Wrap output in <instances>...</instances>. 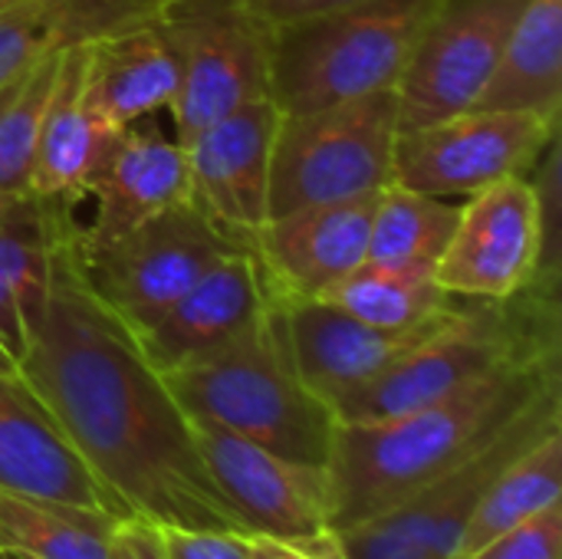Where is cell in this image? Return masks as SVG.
<instances>
[{
    "label": "cell",
    "instance_id": "cell-1",
    "mask_svg": "<svg viewBox=\"0 0 562 559\" xmlns=\"http://www.w3.org/2000/svg\"><path fill=\"white\" fill-rule=\"evenodd\" d=\"M16 372L122 517L250 534L211 484L191 418L135 329L86 283L63 204L49 297Z\"/></svg>",
    "mask_w": 562,
    "mask_h": 559
},
{
    "label": "cell",
    "instance_id": "cell-2",
    "mask_svg": "<svg viewBox=\"0 0 562 559\" xmlns=\"http://www.w3.org/2000/svg\"><path fill=\"white\" fill-rule=\"evenodd\" d=\"M560 382L562 353H547L504 366L415 412L339 425L326 465L333 481V534L392 511L464 465Z\"/></svg>",
    "mask_w": 562,
    "mask_h": 559
},
{
    "label": "cell",
    "instance_id": "cell-3",
    "mask_svg": "<svg viewBox=\"0 0 562 559\" xmlns=\"http://www.w3.org/2000/svg\"><path fill=\"white\" fill-rule=\"evenodd\" d=\"M161 376L188 418L293 461L329 465L339 418L300 379L277 297L237 336Z\"/></svg>",
    "mask_w": 562,
    "mask_h": 559
},
{
    "label": "cell",
    "instance_id": "cell-4",
    "mask_svg": "<svg viewBox=\"0 0 562 559\" xmlns=\"http://www.w3.org/2000/svg\"><path fill=\"white\" fill-rule=\"evenodd\" d=\"M560 316V297L530 290L504 303L458 300L451 316L428 329L385 372L342 395L333 412L339 425L382 422L448 399L504 366L562 353Z\"/></svg>",
    "mask_w": 562,
    "mask_h": 559
},
{
    "label": "cell",
    "instance_id": "cell-5",
    "mask_svg": "<svg viewBox=\"0 0 562 559\" xmlns=\"http://www.w3.org/2000/svg\"><path fill=\"white\" fill-rule=\"evenodd\" d=\"M441 0H356L270 26V99L283 115L395 89Z\"/></svg>",
    "mask_w": 562,
    "mask_h": 559
},
{
    "label": "cell",
    "instance_id": "cell-6",
    "mask_svg": "<svg viewBox=\"0 0 562 559\" xmlns=\"http://www.w3.org/2000/svg\"><path fill=\"white\" fill-rule=\"evenodd\" d=\"M395 89L310 112H280L270 148L267 221L310 204L379 194L392 185L398 142Z\"/></svg>",
    "mask_w": 562,
    "mask_h": 559
},
{
    "label": "cell",
    "instance_id": "cell-7",
    "mask_svg": "<svg viewBox=\"0 0 562 559\" xmlns=\"http://www.w3.org/2000/svg\"><path fill=\"white\" fill-rule=\"evenodd\" d=\"M175 66V138L270 99V23L247 0H165L155 16Z\"/></svg>",
    "mask_w": 562,
    "mask_h": 559
},
{
    "label": "cell",
    "instance_id": "cell-8",
    "mask_svg": "<svg viewBox=\"0 0 562 559\" xmlns=\"http://www.w3.org/2000/svg\"><path fill=\"white\" fill-rule=\"evenodd\" d=\"M562 425V382L533 399L497 438L392 511L336 530L346 559H451L491 481Z\"/></svg>",
    "mask_w": 562,
    "mask_h": 559
},
{
    "label": "cell",
    "instance_id": "cell-9",
    "mask_svg": "<svg viewBox=\"0 0 562 559\" xmlns=\"http://www.w3.org/2000/svg\"><path fill=\"white\" fill-rule=\"evenodd\" d=\"M244 247L250 244L221 231L194 201H184L109 244L79 247V264L92 293L128 326H138Z\"/></svg>",
    "mask_w": 562,
    "mask_h": 559
},
{
    "label": "cell",
    "instance_id": "cell-10",
    "mask_svg": "<svg viewBox=\"0 0 562 559\" xmlns=\"http://www.w3.org/2000/svg\"><path fill=\"white\" fill-rule=\"evenodd\" d=\"M557 135L560 125L540 115L468 109L398 132L392 185L435 198H471L497 181L530 175Z\"/></svg>",
    "mask_w": 562,
    "mask_h": 559
},
{
    "label": "cell",
    "instance_id": "cell-11",
    "mask_svg": "<svg viewBox=\"0 0 562 559\" xmlns=\"http://www.w3.org/2000/svg\"><path fill=\"white\" fill-rule=\"evenodd\" d=\"M527 0H441L398 82V128H418L481 102Z\"/></svg>",
    "mask_w": 562,
    "mask_h": 559
},
{
    "label": "cell",
    "instance_id": "cell-12",
    "mask_svg": "<svg viewBox=\"0 0 562 559\" xmlns=\"http://www.w3.org/2000/svg\"><path fill=\"white\" fill-rule=\"evenodd\" d=\"M191 435L211 484L254 537L333 534V481L326 465L273 455L221 425L191 418Z\"/></svg>",
    "mask_w": 562,
    "mask_h": 559
},
{
    "label": "cell",
    "instance_id": "cell-13",
    "mask_svg": "<svg viewBox=\"0 0 562 559\" xmlns=\"http://www.w3.org/2000/svg\"><path fill=\"white\" fill-rule=\"evenodd\" d=\"M540 217L530 175L497 181L461 204L435 280L458 300L504 303L537 283Z\"/></svg>",
    "mask_w": 562,
    "mask_h": 559
},
{
    "label": "cell",
    "instance_id": "cell-14",
    "mask_svg": "<svg viewBox=\"0 0 562 559\" xmlns=\"http://www.w3.org/2000/svg\"><path fill=\"white\" fill-rule=\"evenodd\" d=\"M138 125L122 128L82 188L59 201L79 247L109 244L148 217L191 201L181 142Z\"/></svg>",
    "mask_w": 562,
    "mask_h": 559
},
{
    "label": "cell",
    "instance_id": "cell-15",
    "mask_svg": "<svg viewBox=\"0 0 562 559\" xmlns=\"http://www.w3.org/2000/svg\"><path fill=\"white\" fill-rule=\"evenodd\" d=\"M280 125L273 99L250 102L184 142L191 201L231 237L254 241L267 224L270 148Z\"/></svg>",
    "mask_w": 562,
    "mask_h": 559
},
{
    "label": "cell",
    "instance_id": "cell-16",
    "mask_svg": "<svg viewBox=\"0 0 562 559\" xmlns=\"http://www.w3.org/2000/svg\"><path fill=\"white\" fill-rule=\"evenodd\" d=\"M375 201L379 194H366L270 217L250 241L270 293L277 300H313L362 267Z\"/></svg>",
    "mask_w": 562,
    "mask_h": 559
},
{
    "label": "cell",
    "instance_id": "cell-17",
    "mask_svg": "<svg viewBox=\"0 0 562 559\" xmlns=\"http://www.w3.org/2000/svg\"><path fill=\"white\" fill-rule=\"evenodd\" d=\"M273 300L267 277L250 247L224 257L194 287L171 300L135 329L145 356L158 372L184 366L254 323Z\"/></svg>",
    "mask_w": 562,
    "mask_h": 559
},
{
    "label": "cell",
    "instance_id": "cell-18",
    "mask_svg": "<svg viewBox=\"0 0 562 559\" xmlns=\"http://www.w3.org/2000/svg\"><path fill=\"white\" fill-rule=\"evenodd\" d=\"M0 491L99 507L122 517L16 369H0Z\"/></svg>",
    "mask_w": 562,
    "mask_h": 559
},
{
    "label": "cell",
    "instance_id": "cell-19",
    "mask_svg": "<svg viewBox=\"0 0 562 559\" xmlns=\"http://www.w3.org/2000/svg\"><path fill=\"white\" fill-rule=\"evenodd\" d=\"M283 310L286 343L300 379L329 405H336L352 389L366 385L385 372L398 356H405L428 329L389 333L375 329L329 300H277Z\"/></svg>",
    "mask_w": 562,
    "mask_h": 559
},
{
    "label": "cell",
    "instance_id": "cell-20",
    "mask_svg": "<svg viewBox=\"0 0 562 559\" xmlns=\"http://www.w3.org/2000/svg\"><path fill=\"white\" fill-rule=\"evenodd\" d=\"M89 59H92V43L63 53L59 76L40 128L36 161H33L30 191L36 198L69 201L122 132L112 128L92 105Z\"/></svg>",
    "mask_w": 562,
    "mask_h": 559
},
{
    "label": "cell",
    "instance_id": "cell-21",
    "mask_svg": "<svg viewBox=\"0 0 562 559\" xmlns=\"http://www.w3.org/2000/svg\"><path fill=\"white\" fill-rule=\"evenodd\" d=\"M165 0H23L0 10V82L82 43L158 16Z\"/></svg>",
    "mask_w": 562,
    "mask_h": 559
},
{
    "label": "cell",
    "instance_id": "cell-22",
    "mask_svg": "<svg viewBox=\"0 0 562 559\" xmlns=\"http://www.w3.org/2000/svg\"><path fill=\"white\" fill-rule=\"evenodd\" d=\"M59 234V201L23 194L0 221V349L20 366L43 316Z\"/></svg>",
    "mask_w": 562,
    "mask_h": 559
},
{
    "label": "cell",
    "instance_id": "cell-23",
    "mask_svg": "<svg viewBox=\"0 0 562 559\" xmlns=\"http://www.w3.org/2000/svg\"><path fill=\"white\" fill-rule=\"evenodd\" d=\"M89 92L95 112L112 128H128L171 109L178 66L155 20L92 43Z\"/></svg>",
    "mask_w": 562,
    "mask_h": 559
},
{
    "label": "cell",
    "instance_id": "cell-24",
    "mask_svg": "<svg viewBox=\"0 0 562 559\" xmlns=\"http://www.w3.org/2000/svg\"><path fill=\"white\" fill-rule=\"evenodd\" d=\"M474 109L562 119V0H527Z\"/></svg>",
    "mask_w": 562,
    "mask_h": 559
},
{
    "label": "cell",
    "instance_id": "cell-25",
    "mask_svg": "<svg viewBox=\"0 0 562 559\" xmlns=\"http://www.w3.org/2000/svg\"><path fill=\"white\" fill-rule=\"evenodd\" d=\"M458 217L461 204H454V198L385 185L372 211L366 264L435 277V267L454 237Z\"/></svg>",
    "mask_w": 562,
    "mask_h": 559
},
{
    "label": "cell",
    "instance_id": "cell-26",
    "mask_svg": "<svg viewBox=\"0 0 562 559\" xmlns=\"http://www.w3.org/2000/svg\"><path fill=\"white\" fill-rule=\"evenodd\" d=\"M119 521L99 507L0 491V550L33 559H105Z\"/></svg>",
    "mask_w": 562,
    "mask_h": 559
},
{
    "label": "cell",
    "instance_id": "cell-27",
    "mask_svg": "<svg viewBox=\"0 0 562 559\" xmlns=\"http://www.w3.org/2000/svg\"><path fill=\"white\" fill-rule=\"evenodd\" d=\"M319 300L336 303L356 320L389 329V333H415L441 323L454 313L458 297L445 293L431 273L392 270L362 264L342 280H336Z\"/></svg>",
    "mask_w": 562,
    "mask_h": 559
},
{
    "label": "cell",
    "instance_id": "cell-28",
    "mask_svg": "<svg viewBox=\"0 0 562 559\" xmlns=\"http://www.w3.org/2000/svg\"><path fill=\"white\" fill-rule=\"evenodd\" d=\"M553 504H562V425L547 432L491 481L468 521L458 554L484 547L487 540L533 521Z\"/></svg>",
    "mask_w": 562,
    "mask_h": 559
},
{
    "label": "cell",
    "instance_id": "cell-29",
    "mask_svg": "<svg viewBox=\"0 0 562 559\" xmlns=\"http://www.w3.org/2000/svg\"><path fill=\"white\" fill-rule=\"evenodd\" d=\"M59 63L63 53L46 56L0 82V191L13 198L33 194V161Z\"/></svg>",
    "mask_w": 562,
    "mask_h": 559
},
{
    "label": "cell",
    "instance_id": "cell-30",
    "mask_svg": "<svg viewBox=\"0 0 562 559\" xmlns=\"http://www.w3.org/2000/svg\"><path fill=\"white\" fill-rule=\"evenodd\" d=\"M540 217V267L530 293L560 297L562 280V152L560 135L547 145L540 161L530 171Z\"/></svg>",
    "mask_w": 562,
    "mask_h": 559
},
{
    "label": "cell",
    "instance_id": "cell-31",
    "mask_svg": "<svg viewBox=\"0 0 562 559\" xmlns=\"http://www.w3.org/2000/svg\"><path fill=\"white\" fill-rule=\"evenodd\" d=\"M451 559H562V504H553L533 521Z\"/></svg>",
    "mask_w": 562,
    "mask_h": 559
},
{
    "label": "cell",
    "instance_id": "cell-32",
    "mask_svg": "<svg viewBox=\"0 0 562 559\" xmlns=\"http://www.w3.org/2000/svg\"><path fill=\"white\" fill-rule=\"evenodd\" d=\"M171 559H250L254 537L207 527H161Z\"/></svg>",
    "mask_w": 562,
    "mask_h": 559
},
{
    "label": "cell",
    "instance_id": "cell-33",
    "mask_svg": "<svg viewBox=\"0 0 562 559\" xmlns=\"http://www.w3.org/2000/svg\"><path fill=\"white\" fill-rule=\"evenodd\" d=\"M105 559H171L165 547L161 524L148 517H122L112 530Z\"/></svg>",
    "mask_w": 562,
    "mask_h": 559
},
{
    "label": "cell",
    "instance_id": "cell-34",
    "mask_svg": "<svg viewBox=\"0 0 562 559\" xmlns=\"http://www.w3.org/2000/svg\"><path fill=\"white\" fill-rule=\"evenodd\" d=\"M250 559H346L339 550L336 534L326 537H306V540H290V537H254Z\"/></svg>",
    "mask_w": 562,
    "mask_h": 559
},
{
    "label": "cell",
    "instance_id": "cell-35",
    "mask_svg": "<svg viewBox=\"0 0 562 559\" xmlns=\"http://www.w3.org/2000/svg\"><path fill=\"white\" fill-rule=\"evenodd\" d=\"M270 26L306 16V13H319V10H333V7H346L356 0H247Z\"/></svg>",
    "mask_w": 562,
    "mask_h": 559
},
{
    "label": "cell",
    "instance_id": "cell-36",
    "mask_svg": "<svg viewBox=\"0 0 562 559\" xmlns=\"http://www.w3.org/2000/svg\"><path fill=\"white\" fill-rule=\"evenodd\" d=\"M16 201H20V198H13V194H7V191H0V221H3L7 214H10V208H13Z\"/></svg>",
    "mask_w": 562,
    "mask_h": 559
},
{
    "label": "cell",
    "instance_id": "cell-37",
    "mask_svg": "<svg viewBox=\"0 0 562 559\" xmlns=\"http://www.w3.org/2000/svg\"><path fill=\"white\" fill-rule=\"evenodd\" d=\"M0 559H33L26 554H16V550H0Z\"/></svg>",
    "mask_w": 562,
    "mask_h": 559
},
{
    "label": "cell",
    "instance_id": "cell-38",
    "mask_svg": "<svg viewBox=\"0 0 562 559\" xmlns=\"http://www.w3.org/2000/svg\"><path fill=\"white\" fill-rule=\"evenodd\" d=\"M0 369H16V366L10 362V356H7L3 349H0Z\"/></svg>",
    "mask_w": 562,
    "mask_h": 559
},
{
    "label": "cell",
    "instance_id": "cell-39",
    "mask_svg": "<svg viewBox=\"0 0 562 559\" xmlns=\"http://www.w3.org/2000/svg\"><path fill=\"white\" fill-rule=\"evenodd\" d=\"M13 3H23V0H0V10H7V7H13Z\"/></svg>",
    "mask_w": 562,
    "mask_h": 559
}]
</instances>
